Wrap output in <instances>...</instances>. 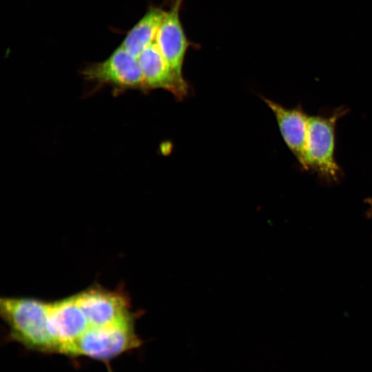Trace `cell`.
Returning a JSON list of instances; mask_svg holds the SVG:
<instances>
[{
	"mask_svg": "<svg viewBox=\"0 0 372 372\" xmlns=\"http://www.w3.org/2000/svg\"><path fill=\"white\" fill-rule=\"evenodd\" d=\"M49 302L33 298H2L0 312L11 337L29 349L56 352L48 329Z\"/></svg>",
	"mask_w": 372,
	"mask_h": 372,
	"instance_id": "obj_1",
	"label": "cell"
},
{
	"mask_svg": "<svg viewBox=\"0 0 372 372\" xmlns=\"http://www.w3.org/2000/svg\"><path fill=\"white\" fill-rule=\"evenodd\" d=\"M134 319L121 323L90 327L80 338L70 344L63 353L85 355L99 360H108L138 347L141 340L134 331Z\"/></svg>",
	"mask_w": 372,
	"mask_h": 372,
	"instance_id": "obj_2",
	"label": "cell"
},
{
	"mask_svg": "<svg viewBox=\"0 0 372 372\" xmlns=\"http://www.w3.org/2000/svg\"><path fill=\"white\" fill-rule=\"evenodd\" d=\"M81 74L85 80L94 83L95 88L110 86L116 95L130 90L145 92L138 59L121 45L105 60L85 67Z\"/></svg>",
	"mask_w": 372,
	"mask_h": 372,
	"instance_id": "obj_3",
	"label": "cell"
},
{
	"mask_svg": "<svg viewBox=\"0 0 372 372\" xmlns=\"http://www.w3.org/2000/svg\"><path fill=\"white\" fill-rule=\"evenodd\" d=\"M75 297L90 327L108 326L134 319L128 298L121 291L95 286Z\"/></svg>",
	"mask_w": 372,
	"mask_h": 372,
	"instance_id": "obj_4",
	"label": "cell"
},
{
	"mask_svg": "<svg viewBox=\"0 0 372 372\" xmlns=\"http://www.w3.org/2000/svg\"><path fill=\"white\" fill-rule=\"evenodd\" d=\"M337 115L308 118L304 152L305 169L313 167L329 176H335L338 168L333 158L334 126Z\"/></svg>",
	"mask_w": 372,
	"mask_h": 372,
	"instance_id": "obj_5",
	"label": "cell"
},
{
	"mask_svg": "<svg viewBox=\"0 0 372 372\" xmlns=\"http://www.w3.org/2000/svg\"><path fill=\"white\" fill-rule=\"evenodd\" d=\"M90 327L75 295L49 302L48 329L56 344L57 353H63Z\"/></svg>",
	"mask_w": 372,
	"mask_h": 372,
	"instance_id": "obj_6",
	"label": "cell"
},
{
	"mask_svg": "<svg viewBox=\"0 0 372 372\" xmlns=\"http://www.w3.org/2000/svg\"><path fill=\"white\" fill-rule=\"evenodd\" d=\"M137 59L145 92L163 89L171 92L177 99H183L188 94V83L176 75L161 54L156 41L146 48Z\"/></svg>",
	"mask_w": 372,
	"mask_h": 372,
	"instance_id": "obj_7",
	"label": "cell"
},
{
	"mask_svg": "<svg viewBox=\"0 0 372 372\" xmlns=\"http://www.w3.org/2000/svg\"><path fill=\"white\" fill-rule=\"evenodd\" d=\"M181 1L176 0L170 10L166 12L155 41L176 75L185 79L183 65L188 43L179 17Z\"/></svg>",
	"mask_w": 372,
	"mask_h": 372,
	"instance_id": "obj_8",
	"label": "cell"
},
{
	"mask_svg": "<svg viewBox=\"0 0 372 372\" xmlns=\"http://www.w3.org/2000/svg\"><path fill=\"white\" fill-rule=\"evenodd\" d=\"M264 101L273 112L288 147L304 167V152L309 117L300 110L287 109L270 99Z\"/></svg>",
	"mask_w": 372,
	"mask_h": 372,
	"instance_id": "obj_9",
	"label": "cell"
},
{
	"mask_svg": "<svg viewBox=\"0 0 372 372\" xmlns=\"http://www.w3.org/2000/svg\"><path fill=\"white\" fill-rule=\"evenodd\" d=\"M165 13L160 8L150 9L128 32L120 45L137 59L155 41Z\"/></svg>",
	"mask_w": 372,
	"mask_h": 372,
	"instance_id": "obj_10",
	"label": "cell"
}]
</instances>
